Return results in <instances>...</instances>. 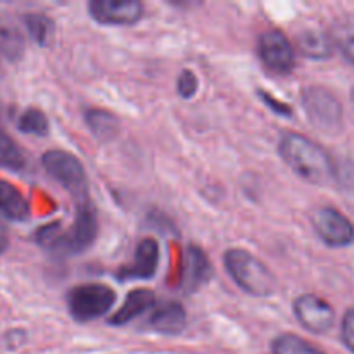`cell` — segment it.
<instances>
[{
  "mask_svg": "<svg viewBox=\"0 0 354 354\" xmlns=\"http://www.w3.org/2000/svg\"><path fill=\"white\" fill-rule=\"evenodd\" d=\"M280 158L296 175L315 185H325L335 175V166L324 147L304 135L287 131L279 144Z\"/></svg>",
  "mask_w": 354,
  "mask_h": 354,
  "instance_id": "cell-1",
  "label": "cell"
},
{
  "mask_svg": "<svg viewBox=\"0 0 354 354\" xmlns=\"http://www.w3.org/2000/svg\"><path fill=\"white\" fill-rule=\"evenodd\" d=\"M225 270L244 292L268 297L275 292V275L268 266L245 249H228L223 256Z\"/></svg>",
  "mask_w": 354,
  "mask_h": 354,
  "instance_id": "cell-2",
  "label": "cell"
},
{
  "mask_svg": "<svg viewBox=\"0 0 354 354\" xmlns=\"http://www.w3.org/2000/svg\"><path fill=\"white\" fill-rule=\"evenodd\" d=\"M66 303L73 320L86 324L107 315L116 303V292L104 283H82L69 290Z\"/></svg>",
  "mask_w": 354,
  "mask_h": 354,
  "instance_id": "cell-3",
  "label": "cell"
},
{
  "mask_svg": "<svg viewBox=\"0 0 354 354\" xmlns=\"http://www.w3.org/2000/svg\"><path fill=\"white\" fill-rule=\"evenodd\" d=\"M303 107L308 120L324 133H335L342 124V106L332 92L324 86H308L303 90Z\"/></svg>",
  "mask_w": 354,
  "mask_h": 354,
  "instance_id": "cell-4",
  "label": "cell"
},
{
  "mask_svg": "<svg viewBox=\"0 0 354 354\" xmlns=\"http://www.w3.org/2000/svg\"><path fill=\"white\" fill-rule=\"evenodd\" d=\"M45 171L73 196L86 197V173L82 161L66 151H47L41 156Z\"/></svg>",
  "mask_w": 354,
  "mask_h": 354,
  "instance_id": "cell-5",
  "label": "cell"
},
{
  "mask_svg": "<svg viewBox=\"0 0 354 354\" xmlns=\"http://www.w3.org/2000/svg\"><path fill=\"white\" fill-rule=\"evenodd\" d=\"M258 52L263 66L273 75H290L296 68V48L283 31H263L258 40Z\"/></svg>",
  "mask_w": 354,
  "mask_h": 354,
  "instance_id": "cell-6",
  "label": "cell"
},
{
  "mask_svg": "<svg viewBox=\"0 0 354 354\" xmlns=\"http://www.w3.org/2000/svg\"><path fill=\"white\" fill-rule=\"evenodd\" d=\"M97 237V214L90 201L82 199L76 206L75 221L71 227L64 228L59 251L64 254H76L92 245Z\"/></svg>",
  "mask_w": 354,
  "mask_h": 354,
  "instance_id": "cell-7",
  "label": "cell"
},
{
  "mask_svg": "<svg viewBox=\"0 0 354 354\" xmlns=\"http://www.w3.org/2000/svg\"><path fill=\"white\" fill-rule=\"evenodd\" d=\"M311 221L318 237L330 248H348L354 242V225L335 207H320L315 211Z\"/></svg>",
  "mask_w": 354,
  "mask_h": 354,
  "instance_id": "cell-8",
  "label": "cell"
},
{
  "mask_svg": "<svg viewBox=\"0 0 354 354\" xmlns=\"http://www.w3.org/2000/svg\"><path fill=\"white\" fill-rule=\"evenodd\" d=\"M88 14L104 26H131L144 16V3L138 0H93Z\"/></svg>",
  "mask_w": 354,
  "mask_h": 354,
  "instance_id": "cell-9",
  "label": "cell"
},
{
  "mask_svg": "<svg viewBox=\"0 0 354 354\" xmlns=\"http://www.w3.org/2000/svg\"><path fill=\"white\" fill-rule=\"evenodd\" d=\"M294 315L306 330L313 334H327L335 322V311L317 294H301L294 301Z\"/></svg>",
  "mask_w": 354,
  "mask_h": 354,
  "instance_id": "cell-10",
  "label": "cell"
},
{
  "mask_svg": "<svg viewBox=\"0 0 354 354\" xmlns=\"http://www.w3.org/2000/svg\"><path fill=\"white\" fill-rule=\"evenodd\" d=\"M159 266V244L156 239H142L135 249L133 261L123 266L118 272V279L127 280H149L156 275Z\"/></svg>",
  "mask_w": 354,
  "mask_h": 354,
  "instance_id": "cell-11",
  "label": "cell"
},
{
  "mask_svg": "<svg viewBox=\"0 0 354 354\" xmlns=\"http://www.w3.org/2000/svg\"><path fill=\"white\" fill-rule=\"evenodd\" d=\"M213 277V265L203 249L190 245L183 259L182 287L185 292H196L201 286L209 282Z\"/></svg>",
  "mask_w": 354,
  "mask_h": 354,
  "instance_id": "cell-12",
  "label": "cell"
},
{
  "mask_svg": "<svg viewBox=\"0 0 354 354\" xmlns=\"http://www.w3.org/2000/svg\"><path fill=\"white\" fill-rule=\"evenodd\" d=\"M147 325L151 330L158 332V334H180L187 327L185 308L180 303H175V301H168V303L161 304V306H158L152 311Z\"/></svg>",
  "mask_w": 354,
  "mask_h": 354,
  "instance_id": "cell-13",
  "label": "cell"
},
{
  "mask_svg": "<svg viewBox=\"0 0 354 354\" xmlns=\"http://www.w3.org/2000/svg\"><path fill=\"white\" fill-rule=\"evenodd\" d=\"M156 306V294L149 289H135L124 299L123 306L109 318V324L114 327L130 324L131 320L138 318Z\"/></svg>",
  "mask_w": 354,
  "mask_h": 354,
  "instance_id": "cell-14",
  "label": "cell"
},
{
  "mask_svg": "<svg viewBox=\"0 0 354 354\" xmlns=\"http://www.w3.org/2000/svg\"><path fill=\"white\" fill-rule=\"evenodd\" d=\"M296 47L304 57L328 59L332 55L330 37L318 28H304L296 37Z\"/></svg>",
  "mask_w": 354,
  "mask_h": 354,
  "instance_id": "cell-15",
  "label": "cell"
},
{
  "mask_svg": "<svg viewBox=\"0 0 354 354\" xmlns=\"http://www.w3.org/2000/svg\"><path fill=\"white\" fill-rule=\"evenodd\" d=\"M0 216L12 221H24L30 218L28 201L19 189L6 180H0Z\"/></svg>",
  "mask_w": 354,
  "mask_h": 354,
  "instance_id": "cell-16",
  "label": "cell"
},
{
  "mask_svg": "<svg viewBox=\"0 0 354 354\" xmlns=\"http://www.w3.org/2000/svg\"><path fill=\"white\" fill-rule=\"evenodd\" d=\"M24 54V35L19 24L7 14H0V55L9 61H19Z\"/></svg>",
  "mask_w": 354,
  "mask_h": 354,
  "instance_id": "cell-17",
  "label": "cell"
},
{
  "mask_svg": "<svg viewBox=\"0 0 354 354\" xmlns=\"http://www.w3.org/2000/svg\"><path fill=\"white\" fill-rule=\"evenodd\" d=\"M85 121L92 133L102 140L116 137L120 131V121H118L116 114H113L111 111L88 109L85 114Z\"/></svg>",
  "mask_w": 354,
  "mask_h": 354,
  "instance_id": "cell-18",
  "label": "cell"
},
{
  "mask_svg": "<svg viewBox=\"0 0 354 354\" xmlns=\"http://www.w3.org/2000/svg\"><path fill=\"white\" fill-rule=\"evenodd\" d=\"M328 37H330L332 45H335L341 50L346 61L354 64V16L339 19L332 26Z\"/></svg>",
  "mask_w": 354,
  "mask_h": 354,
  "instance_id": "cell-19",
  "label": "cell"
},
{
  "mask_svg": "<svg viewBox=\"0 0 354 354\" xmlns=\"http://www.w3.org/2000/svg\"><path fill=\"white\" fill-rule=\"evenodd\" d=\"M28 159L19 144L12 140L3 130H0V168L10 171H21L26 168Z\"/></svg>",
  "mask_w": 354,
  "mask_h": 354,
  "instance_id": "cell-20",
  "label": "cell"
},
{
  "mask_svg": "<svg viewBox=\"0 0 354 354\" xmlns=\"http://www.w3.org/2000/svg\"><path fill=\"white\" fill-rule=\"evenodd\" d=\"M272 354H327L306 339L294 334H282L272 342Z\"/></svg>",
  "mask_w": 354,
  "mask_h": 354,
  "instance_id": "cell-21",
  "label": "cell"
},
{
  "mask_svg": "<svg viewBox=\"0 0 354 354\" xmlns=\"http://www.w3.org/2000/svg\"><path fill=\"white\" fill-rule=\"evenodd\" d=\"M23 23L26 24V30L30 37L33 38L35 44L48 45V41L54 37V23L50 17H47L41 12H30L23 17Z\"/></svg>",
  "mask_w": 354,
  "mask_h": 354,
  "instance_id": "cell-22",
  "label": "cell"
},
{
  "mask_svg": "<svg viewBox=\"0 0 354 354\" xmlns=\"http://www.w3.org/2000/svg\"><path fill=\"white\" fill-rule=\"evenodd\" d=\"M17 128H19V131H23L26 135L45 137V135H48L50 124H48V118L44 111L37 109V107H30V109H26L19 116Z\"/></svg>",
  "mask_w": 354,
  "mask_h": 354,
  "instance_id": "cell-23",
  "label": "cell"
},
{
  "mask_svg": "<svg viewBox=\"0 0 354 354\" xmlns=\"http://www.w3.org/2000/svg\"><path fill=\"white\" fill-rule=\"evenodd\" d=\"M199 90V80L190 69H183L176 80V92L182 99H192Z\"/></svg>",
  "mask_w": 354,
  "mask_h": 354,
  "instance_id": "cell-24",
  "label": "cell"
},
{
  "mask_svg": "<svg viewBox=\"0 0 354 354\" xmlns=\"http://www.w3.org/2000/svg\"><path fill=\"white\" fill-rule=\"evenodd\" d=\"M341 337L342 342L349 351L354 353V306L346 311L344 318H342V327H341Z\"/></svg>",
  "mask_w": 354,
  "mask_h": 354,
  "instance_id": "cell-25",
  "label": "cell"
},
{
  "mask_svg": "<svg viewBox=\"0 0 354 354\" xmlns=\"http://www.w3.org/2000/svg\"><path fill=\"white\" fill-rule=\"evenodd\" d=\"M258 95L261 97L263 102H265L266 106L273 111V113L280 114V116H286V118L292 116V107L287 106L286 102H280L279 99H275L273 95H270L268 92H265V90H258Z\"/></svg>",
  "mask_w": 354,
  "mask_h": 354,
  "instance_id": "cell-26",
  "label": "cell"
},
{
  "mask_svg": "<svg viewBox=\"0 0 354 354\" xmlns=\"http://www.w3.org/2000/svg\"><path fill=\"white\" fill-rule=\"evenodd\" d=\"M7 248H9V234H7V228L3 227V223H0V254H3Z\"/></svg>",
  "mask_w": 354,
  "mask_h": 354,
  "instance_id": "cell-27",
  "label": "cell"
},
{
  "mask_svg": "<svg viewBox=\"0 0 354 354\" xmlns=\"http://www.w3.org/2000/svg\"><path fill=\"white\" fill-rule=\"evenodd\" d=\"M351 100H353V106H354V86H353V90H351Z\"/></svg>",
  "mask_w": 354,
  "mask_h": 354,
  "instance_id": "cell-28",
  "label": "cell"
}]
</instances>
